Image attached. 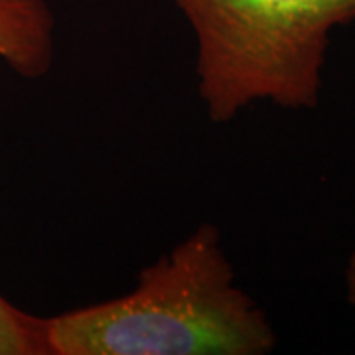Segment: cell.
Segmentation results:
<instances>
[{
  "mask_svg": "<svg viewBox=\"0 0 355 355\" xmlns=\"http://www.w3.org/2000/svg\"><path fill=\"white\" fill-rule=\"evenodd\" d=\"M44 328L50 355H266L279 343L209 221L144 266L128 294L44 318Z\"/></svg>",
  "mask_w": 355,
  "mask_h": 355,
  "instance_id": "6da1fadb",
  "label": "cell"
},
{
  "mask_svg": "<svg viewBox=\"0 0 355 355\" xmlns=\"http://www.w3.org/2000/svg\"><path fill=\"white\" fill-rule=\"evenodd\" d=\"M196 36L198 95L223 125L266 101L312 111L331 32L355 22V0H168Z\"/></svg>",
  "mask_w": 355,
  "mask_h": 355,
  "instance_id": "7a4b0ae2",
  "label": "cell"
},
{
  "mask_svg": "<svg viewBox=\"0 0 355 355\" xmlns=\"http://www.w3.org/2000/svg\"><path fill=\"white\" fill-rule=\"evenodd\" d=\"M55 58L50 0H0V62L24 79L48 76Z\"/></svg>",
  "mask_w": 355,
  "mask_h": 355,
  "instance_id": "3957f363",
  "label": "cell"
},
{
  "mask_svg": "<svg viewBox=\"0 0 355 355\" xmlns=\"http://www.w3.org/2000/svg\"><path fill=\"white\" fill-rule=\"evenodd\" d=\"M0 355H50L44 318L32 316L0 296Z\"/></svg>",
  "mask_w": 355,
  "mask_h": 355,
  "instance_id": "277c9868",
  "label": "cell"
},
{
  "mask_svg": "<svg viewBox=\"0 0 355 355\" xmlns=\"http://www.w3.org/2000/svg\"><path fill=\"white\" fill-rule=\"evenodd\" d=\"M345 298H347V304L355 308V249L347 259V265H345Z\"/></svg>",
  "mask_w": 355,
  "mask_h": 355,
  "instance_id": "5b68a950",
  "label": "cell"
}]
</instances>
